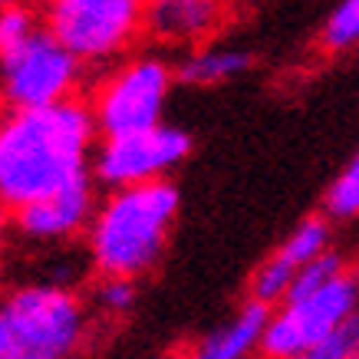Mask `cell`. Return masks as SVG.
<instances>
[{
  "mask_svg": "<svg viewBox=\"0 0 359 359\" xmlns=\"http://www.w3.org/2000/svg\"><path fill=\"white\" fill-rule=\"evenodd\" d=\"M96 119L83 99L7 109L0 116V198L20 208L33 198L93 178Z\"/></svg>",
  "mask_w": 359,
  "mask_h": 359,
  "instance_id": "obj_1",
  "label": "cell"
},
{
  "mask_svg": "<svg viewBox=\"0 0 359 359\" xmlns=\"http://www.w3.org/2000/svg\"><path fill=\"white\" fill-rule=\"evenodd\" d=\"M182 195L168 178L109 188L86 228V257L96 273L142 280L165 257Z\"/></svg>",
  "mask_w": 359,
  "mask_h": 359,
  "instance_id": "obj_2",
  "label": "cell"
},
{
  "mask_svg": "<svg viewBox=\"0 0 359 359\" xmlns=\"http://www.w3.org/2000/svg\"><path fill=\"white\" fill-rule=\"evenodd\" d=\"M13 359H69L89 343L93 306L60 280L23 283L0 300Z\"/></svg>",
  "mask_w": 359,
  "mask_h": 359,
  "instance_id": "obj_3",
  "label": "cell"
},
{
  "mask_svg": "<svg viewBox=\"0 0 359 359\" xmlns=\"http://www.w3.org/2000/svg\"><path fill=\"white\" fill-rule=\"evenodd\" d=\"M40 17L86 69H106L145 33V0H43Z\"/></svg>",
  "mask_w": 359,
  "mask_h": 359,
  "instance_id": "obj_4",
  "label": "cell"
},
{
  "mask_svg": "<svg viewBox=\"0 0 359 359\" xmlns=\"http://www.w3.org/2000/svg\"><path fill=\"white\" fill-rule=\"evenodd\" d=\"M175 66L162 53L122 56L106 69L89 99L99 135H119L158 126L172 96Z\"/></svg>",
  "mask_w": 359,
  "mask_h": 359,
  "instance_id": "obj_5",
  "label": "cell"
},
{
  "mask_svg": "<svg viewBox=\"0 0 359 359\" xmlns=\"http://www.w3.org/2000/svg\"><path fill=\"white\" fill-rule=\"evenodd\" d=\"M86 63L40 27L17 50L0 56V102L7 109H33L73 99L83 86Z\"/></svg>",
  "mask_w": 359,
  "mask_h": 359,
  "instance_id": "obj_6",
  "label": "cell"
},
{
  "mask_svg": "<svg viewBox=\"0 0 359 359\" xmlns=\"http://www.w3.org/2000/svg\"><path fill=\"white\" fill-rule=\"evenodd\" d=\"M359 306V277L346 267L304 297L280 300V310H271L267 330H264V356L273 359H306V353L330 337L343 316Z\"/></svg>",
  "mask_w": 359,
  "mask_h": 359,
  "instance_id": "obj_7",
  "label": "cell"
},
{
  "mask_svg": "<svg viewBox=\"0 0 359 359\" xmlns=\"http://www.w3.org/2000/svg\"><path fill=\"white\" fill-rule=\"evenodd\" d=\"M188 152H191V135L165 122L149 129L119 132V135H102L93 152V178L106 191L158 182L185 162Z\"/></svg>",
  "mask_w": 359,
  "mask_h": 359,
  "instance_id": "obj_8",
  "label": "cell"
},
{
  "mask_svg": "<svg viewBox=\"0 0 359 359\" xmlns=\"http://www.w3.org/2000/svg\"><path fill=\"white\" fill-rule=\"evenodd\" d=\"M96 205V178H83L13 208V231L30 244H63L76 234H86Z\"/></svg>",
  "mask_w": 359,
  "mask_h": 359,
  "instance_id": "obj_9",
  "label": "cell"
},
{
  "mask_svg": "<svg viewBox=\"0 0 359 359\" xmlns=\"http://www.w3.org/2000/svg\"><path fill=\"white\" fill-rule=\"evenodd\" d=\"M224 0H145V36L168 50H191L221 30Z\"/></svg>",
  "mask_w": 359,
  "mask_h": 359,
  "instance_id": "obj_10",
  "label": "cell"
},
{
  "mask_svg": "<svg viewBox=\"0 0 359 359\" xmlns=\"http://www.w3.org/2000/svg\"><path fill=\"white\" fill-rule=\"evenodd\" d=\"M271 320V306L250 297L238 313L224 320L218 330H211L201 343L195 346L198 359H244L254 349H261L264 330Z\"/></svg>",
  "mask_w": 359,
  "mask_h": 359,
  "instance_id": "obj_11",
  "label": "cell"
},
{
  "mask_svg": "<svg viewBox=\"0 0 359 359\" xmlns=\"http://www.w3.org/2000/svg\"><path fill=\"white\" fill-rule=\"evenodd\" d=\"M250 53L238 50V46H191L185 50V56L175 63V79L185 86L205 89V86H221L238 79L241 73L250 69Z\"/></svg>",
  "mask_w": 359,
  "mask_h": 359,
  "instance_id": "obj_12",
  "label": "cell"
},
{
  "mask_svg": "<svg viewBox=\"0 0 359 359\" xmlns=\"http://www.w3.org/2000/svg\"><path fill=\"white\" fill-rule=\"evenodd\" d=\"M139 300V280L119 277V273H99V283L93 290V310L106 316H126Z\"/></svg>",
  "mask_w": 359,
  "mask_h": 359,
  "instance_id": "obj_13",
  "label": "cell"
},
{
  "mask_svg": "<svg viewBox=\"0 0 359 359\" xmlns=\"http://www.w3.org/2000/svg\"><path fill=\"white\" fill-rule=\"evenodd\" d=\"M323 211H327L333 221L359 218V149L346 162V168L337 175V182L327 188Z\"/></svg>",
  "mask_w": 359,
  "mask_h": 359,
  "instance_id": "obj_14",
  "label": "cell"
},
{
  "mask_svg": "<svg viewBox=\"0 0 359 359\" xmlns=\"http://www.w3.org/2000/svg\"><path fill=\"white\" fill-rule=\"evenodd\" d=\"M320 40L333 53L359 46V0H339L320 30Z\"/></svg>",
  "mask_w": 359,
  "mask_h": 359,
  "instance_id": "obj_15",
  "label": "cell"
},
{
  "mask_svg": "<svg viewBox=\"0 0 359 359\" xmlns=\"http://www.w3.org/2000/svg\"><path fill=\"white\" fill-rule=\"evenodd\" d=\"M43 27V17L40 11H33L30 4H11L0 11V56L17 50L23 40H30L33 33Z\"/></svg>",
  "mask_w": 359,
  "mask_h": 359,
  "instance_id": "obj_16",
  "label": "cell"
},
{
  "mask_svg": "<svg viewBox=\"0 0 359 359\" xmlns=\"http://www.w3.org/2000/svg\"><path fill=\"white\" fill-rule=\"evenodd\" d=\"M306 359H359V306L349 316H343L330 337L316 343Z\"/></svg>",
  "mask_w": 359,
  "mask_h": 359,
  "instance_id": "obj_17",
  "label": "cell"
},
{
  "mask_svg": "<svg viewBox=\"0 0 359 359\" xmlns=\"http://www.w3.org/2000/svg\"><path fill=\"white\" fill-rule=\"evenodd\" d=\"M0 359H13V339L7 330V320H4V310H0Z\"/></svg>",
  "mask_w": 359,
  "mask_h": 359,
  "instance_id": "obj_18",
  "label": "cell"
},
{
  "mask_svg": "<svg viewBox=\"0 0 359 359\" xmlns=\"http://www.w3.org/2000/svg\"><path fill=\"white\" fill-rule=\"evenodd\" d=\"M13 228V208L0 198V241H4V234Z\"/></svg>",
  "mask_w": 359,
  "mask_h": 359,
  "instance_id": "obj_19",
  "label": "cell"
},
{
  "mask_svg": "<svg viewBox=\"0 0 359 359\" xmlns=\"http://www.w3.org/2000/svg\"><path fill=\"white\" fill-rule=\"evenodd\" d=\"M11 4H20V0H0V11H4V7H11Z\"/></svg>",
  "mask_w": 359,
  "mask_h": 359,
  "instance_id": "obj_20",
  "label": "cell"
}]
</instances>
